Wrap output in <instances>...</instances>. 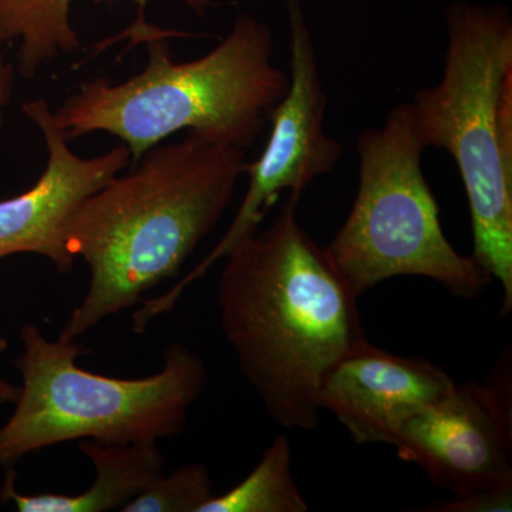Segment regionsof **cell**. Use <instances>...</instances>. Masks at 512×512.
Segmentation results:
<instances>
[{"label": "cell", "instance_id": "obj_16", "mask_svg": "<svg viewBox=\"0 0 512 512\" xmlns=\"http://www.w3.org/2000/svg\"><path fill=\"white\" fill-rule=\"evenodd\" d=\"M16 69L5 53L0 52V133L5 126L6 110L15 96Z\"/></svg>", "mask_w": 512, "mask_h": 512}, {"label": "cell", "instance_id": "obj_1", "mask_svg": "<svg viewBox=\"0 0 512 512\" xmlns=\"http://www.w3.org/2000/svg\"><path fill=\"white\" fill-rule=\"evenodd\" d=\"M298 202L289 197L268 228L225 256L217 306L224 338L269 417L312 431L323 382L366 336L359 296L303 228Z\"/></svg>", "mask_w": 512, "mask_h": 512}, {"label": "cell", "instance_id": "obj_14", "mask_svg": "<svg viewBox=\"0 0 512 512\" xmlns=\"http://www.w3.org/2000/svg\"><path fill=\"white\" fill-rule=\"evenodd\" d=\"M210 471L192 463L161 474L150 487L124 505V512H200L214 497Z\"/></svg>", "mask_w": 512, "mask_h": 512}, {"label": "cell", "instance_id": "obj_3", "mask_svg": "<svg viewBox=\"0 0 512 512\" xmlns=\"http://www.w3.org/2000/svg\"><path fill=\"white\" fill-rule=\"evenodd\" d=\"M134 37L147 43L143 72L121 83H82L53 110L67 140L111 134L128 148L131 164L184 130L248 151L288 92L271 26L249 13H239L211 52L188 62H175L161 30L147 26Z\"/></svg>", "mask_w": 512, "mask_h": 512}, {"label": "cell", "instance_id": "obj_10", "mask_svg": "<svg viewBox=\"0 0 512 512\" xmlns=\"http://www.w3.org/2000/svg\"><path fill=\"white\" fill-rule=\"evenodd\" d=\"M454 386L453 377L430 360L396 355L365 339L330 370L319 407L332 413L356 443L390 446L409 414Z\"/></svg>", "mask_w": 512, "mask_h": 512}, {"label": "cell", "instance_id": "obj_17", "mask_svg": "<svg viewBox=\"0 0 512 512\" xmlns=\"http://www.w3.org/2000/svg\"><path fill=\"white\" fill-rule=\"evenodd\" d=\"M8 340L0 336V355L8 350ZM19 396V386H15L0 376V404H13Z\"/></svg>", "mask_w": 512, "mask_h": 512}, {"label": "cell", "instance_id": "obj_11", "mask_svg": "<svg viewBox=\"0 0 512 512\" xmlns=\"http://www.w3.org/2000/svg\"><path fill=\"white\" fill-rule=\"evenodd\" d=\"M82 454L94 467V481L80 494H20L16 474L8 467L0 503L15 504L20 512H104L123 510L138 494L165 473V460L157 443H103L80 440Z\"/></svg>", "mask_w": 512, "mask_h": 512}, {"label": "cell", "instance_id": "obj_2", "mask_svg": "<svg viewBox=\"0 0 512 512\" xmlns=\"http://www.w3.org/2000/svg\"><path fill=\"white\" fill-rule=\"evenodd\" d=\"M247 153L187 133L150 148L89 195L66 232L70 254L89 266V288L60 338L76 340L180 274L234 200Z\"/></svg>", "mask_w": 512, "mask_h": 512}, {"label": "cell", "instance_id": "obj_6", "mask_svg": "<svg viewBox=\"0 0 512 512\" xmlns=\"http://www.w3.org/2000/svg\"><path fill=\"white\" fill-rule=\"evenodd\" d=\"M424 150L409 101L392 107L382 126L357 136L355 201L323 249L359 298L397 276L433 279L463 299L477 298L493 282L444 235L439 204L421 168Z\"/></svg>", "mask_w": 512, "mask_h": 512}, {"label": "cell", "instance_id": "obj_5", "mask_svg": "<svg viewBox=\"0 0 512 512\" xmlns=\"http://www.w3.org/2000/svg\"><path fill=\"white\" fill-rule=\"evenodd\" d=\"M15 360L22 386L15 410L0 426V464L67 441L157 443L180 436L207 384L197 353L181 343L164 350L163 367L143 379L96 375L77 366L86 353L74 340H49L28 323Z\"/></svg>", "mask_w": 512, "mask_h": 512}, {"label": "cell", "instance_id": "obj_9", "mask_svg": "<svg viewBox=\"0 0 512 512\" xmlns=\"http://www.w3.org/2000/svg\"><path fill=\"white\" fill-rule=\"evenodd\" d=\"M22 111L42 133L47 161L33 187L0 200V259L40 255L69 274L76 264L66 245L70 218L89 195L130 167L131 154L119 144L101 156H77L45 100L28 101Z\"/></svg>", "mask_w": 512, "mask_h": 512}, {"label": "cell", "instance_id": "obj_4", "mask_svg": "<svg viewBox=\"0 0 512 512\" xmlns=\"http://www.w3.org/2000/svg\"><path fill=\"white\" fill-rule=\"evenodd\" d=\"M443 76L409 101L424 146L456 161L470 207L473 258L512 311V18L504 5L446 12Z\"/></svg>", "mask_w": 512, "mask_h": 512}, {"label": "cell", "instance_id": "obj_8", "mask_svg": "<svg viewBox=\"0 0 512 512\" xmlns=\"http://www.w3.org/2000/svg\"><path fill=\"white\" fill-rule=\"evenodd\" d=\"M511 375L508 349L485 382L456 383L409 414L390 446L451 495L512 484Z\"/></svg>", "mask_w": 512, "mask_h": 512}, {"label": "cell", "instance_id": "obj_15", "mask_svg": "<svg viewBox=\"0 0 512 512\" xmlns=\"http://www.w3.org/2000/svg\"><path fill=\"white\" fill-rule=\"evenodd\" d=\"M512 484L480 488L470 493L453 495L450 500H437L417 511L426 512H498L512 510Z\"/></svg>", "mask_w": 512, "mask_h": 512}, {"label": "cell", "instance_id": "obj_13", "mask_svg": "<svg viewBox=\"0 0 512 512\" xmlns=\"http://www.w3.org/2000/svg\"><path fill=\"white\" fill-rule=\"evenodd\" d=\"M308 501L293 476L288 437L278 436L254 470L232 490L214 495L200 512H306Z\"/></svg>", "mask_w": 512, "mask_h": 512}, {"label": "cell", "instance_id": "obj_7", "mask_svg": "<svg viewBox=\"0 0 512 512\" xmlns=\"http://www.w3.org/2000/svg\"><path fill=\"white\" fill-rule=\"evenodd\" d=\"M289 22V89L271 114L268 143L254 163H248V188L224 237L210 254L177 284L133 315L140 328L173 311L185 289L200 281L212 266L259 229L282 192L301 198L306 188L338 167L342 146L325 131L328 94L320 77L318 52L301 0H285Z\"/></svg>", "mask_w": 512, "mask_h": 512}, {"label": "cell", "instance_id": "obj_12", "mask_svg": "<svg viewBox=\"0 0 512 512\" xmlns=\"http://www.w3.org/2000/svg\"><path fill=\"white\" fill-rule=\"evenodd\" d=\"M97 3L103 0H96ZM138 8L134 28L146 26L144 10L148 0H133ZM198 15H204L212 0H184ZM73 0H0V52L18 46V73L35 79L45 64L80 47L70 9Z\"/></svg>", "mask_w": 512, "mask_h": 512}]
</instances>
